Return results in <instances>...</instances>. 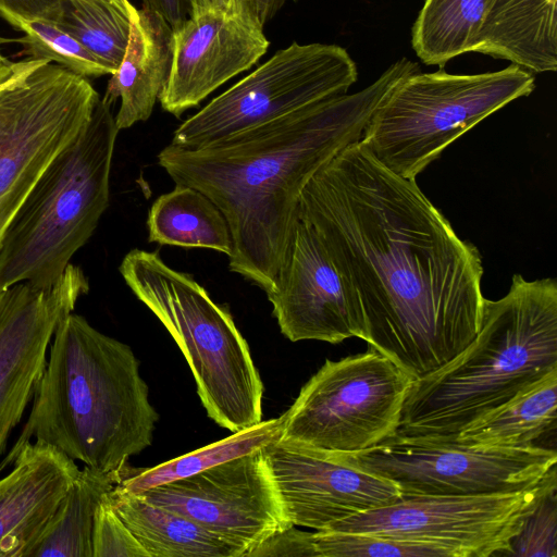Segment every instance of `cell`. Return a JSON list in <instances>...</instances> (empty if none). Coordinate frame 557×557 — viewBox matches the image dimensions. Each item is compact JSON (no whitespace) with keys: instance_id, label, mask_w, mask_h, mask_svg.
I'll return each instance as SVG.
<instances>
[{"instance_id":"cell-20","label":"cell","mask_w":557,"mask_h":557,"mask_svg":"<svg viewBox=\"0 0 557 557\" xmlns=\"http://www.w3.org/2000/svg\"><path fill=\"white\" fill-rule=\"evenodd\" d=\"M472 52L530 72L557 70V0H492Z\"/></svg>"},{"instance_id":"cell-21","label":"cell","mask_w":557,"mask_h":557,"mask_svg":"<svg viewBox=\"0 0 557 557\" xmlns=\"http://www.w3.org/2000/svg\"><path fill=\"white\" fill-rule=\"evenodd\" d=\"M108 499L149 557H243L234 545L140 495L113 487Z\"/></svg>"},{"instance_id":"cell-23","label":"cell","mask_w":557,"mask_h":557,"mask_svg":"<svg viewBox=\"0 0 557 557\" xmlns=\"http://www.w3.org/2000/svg\"><path fill=\"white\" fill-rule=\"evenodd\" d=\"M148 242L183 248H207L232 253V238L225 218L201 191L176 185L150 207Z\"/></svg>"},{"instance_id":"cell-38","label":"cell","mask_w":557,"mask_h":557,"mask_svg":"<svg viewBox=\"0 0 557 557\" xmlns=\"http://www.w3.org/2000/svg\"><path fill=\"white\" fill-rule=\"evenodd\" d=\"M8 62L7 59H4L0 53V66L4 65Z\"/></svg>"},{"instance_id":"cell-11","label":"cell","mask_w":557,"mask_h":557,"mask_svg":"<svg viewBox=\"0 0 557 557\" xmlns=\"http://www.w3.org/2000/svg\"><path fill=\"white\" fill-rule=\"evenodd\" d=\"M357 79V65L345 48L294 42L184 121L171 144L190 149L207 146L347 94Z\"/></svg>"},{"instance_id":"cell-31","label":"cell","mask_w":557,"mask_h":557,"mask_svg":"<svg viewBox=\"0 0 557 557\" xmlns=\"http://www.w3.org/2000/svg\"><path fill=\"white\" fill-rule=\"evenodd\" d=\"M91 546L92 557H149L115 512L108 496L95 513Z\"/></svg>"},{"instance_id":"cell-14","label":"cell","mask_w":557,"mask_h":557,"mask_svg":"<svg viewBox=\"0 0 557 557\" xmlns=\"http://www.w3.org/2000/svg\"><path fill=\"white\" fill-rule=\"evenodd\" d=\"M88 290L83 270L70 263L50 289L17 283L0 292V462L34 398L58 323Z\"/></svg>"},{"instance_id":"cell-5","label":"cell","mask_w":557,"mask_h":557,"mask_svg":"<svg viewBox=\"0 0 557 557\" xmlns=\"http://www.w3.org/2000/svg\"><path fill=\"white\" fill-rule=\"evenodd\" d=\"M102 98L77 137L47 166L0 244V292L17 283L50 289L109 206L119 133Z\"/></svg>"},{"instance_id":"cell-36","label":"cell","mask_w":557,"mask_h":557,"mask_svg":"<svg viewBox=\"0 0 557 557\" xmlns=\"http://www.w3.org/2000/svg\"><path fill=\"white\" fill-rule=\"evenodd\" d=\"M236 4V0H190V16L207 10H225Z\"/></svg>"},{"instance_id":"cell-35","label":"cell","mask_w":557,"mask_h":557,"mask_svg":"<svg viewBox=\"0 0 557 557\" xmlns=\"http://www.w3.org/2000/svg\"><path fill=\"white\" fill-rule=\"evenodd\" d=\"M287 1L288 0H236V3L263 27Z\"/></svg>"},{"instance_id":"cell-16","label":"cell","mask_w":557,"mask_h":557,"mask_svg":"<svg viewBox=\"0 0 557 557\" xmlns=\"http://www.w3.org/2000/svg\"><path fill=\"white\" fill-rule=\"evenodd\" d=\"M263 449L286 516L295 527L321 531L400 498L393 482L347 465L332 453L281 440Z\"/></svg>"},{"instance_id":"cell-29","label":"cell","mask_w":557,"mask_h":557,"mask_svg":"<svg viewBox=\"0 0 557 557\" xmlns=\"http://www.w3.org/2000/svg\"><path fill=\"white\" fill-rule=\"evenodd\" d=\"M317 557H455L436 544L388 539L366 533L313 532Z\"/></svg>"},{"instance_id":"cell-33","label":"cell","mask_w":557,"mask_h":557,"mask_svg":"<svg viewBox=\"0 0 557 557\" xmlns=\"http://www.w3.org/2000/svg\"><path fill=\"white\" fill-rule=\"evenodd\" d=\"M0 10L27 20L54 22L59 13L58 0H0Z\"/></svg>"},{"instance_id":"cell-15","label":"cell","mask_w":557,"mask_h":557,"mask_svg":"<svg viewBox=\"0 0 557 557\" xmlns=\"http://www.w3.org/2000/svg\"><path fill=\"white\" fill-rule=\"evenodd\" d=\"M267 296L282 334L292 342L367 341L357 297L318 231L298 213L274 287Z\"/></svg>"},{"instance_id":"cell-34","label":"cell","mask_w":557,"mask_h":557,"mask_svg":"<svg viewBox=\"0 0 557 557\" xmlns=\"http://www.w3.org/2000/svg\"><path fill=\"white\" fill-rule=\"evenodd\" d=\"M143 7L161 15L172 29L182 25L191 12L190 0H143Z\"/></svg>"},{"instance_id":"cell-1","label":"cell","mask_w":557,"mask_h":557,"mask_svg":"<svg viewBox=\"0 0 557 557\" xmlns=\"http://www.w3.org/2000/svg\"><path fill=\"white\" fill-rule=\"evenodd\" d=\"M298 216L323 239L361 307L367 343L414 379L453 359L483 319V265L416 181L357 141L301 191Z\"/></svg>"},{"instance_id":"cell-6","label":"cell","mask_w":557,"mask_h":557,"mask_svg":"<svg viewBox=\"0 0 557 557\" xmlns=\"http://www.w3.org/2000/svg\"><path fill=\"white\" fill-rule=\"evenodd\" d=\"M119 271L184 354L208 417L233 433L262 421L263 384L228 309L158 251L135 248Z\"/></svg>"},{"instance_id":"cell-8","label":"cell","mask_w":557,"mask_h":557,"mask_svg":"<svg viewBox=\"0 0 557 557\" xmlns=\"http://www.w3.org/2000/svg\"><path fill=\"white\" fill-rule=\"evenodd\" d=\"M99 100L87 78L41 59L14 62L0 82V244L38 178L88 124Z\"/></svg>"},{"instance_id":"cell-13","label":"cell","mask_w":557,"mask_h":557,"mask_svg":"<svg viewBox=\"0 0 557 557\" xmlns=\"http://www.w3.org/2000/svg\"><path fill=\"white\" fill-rule=\"evenodd\" d=\"M137 495L198 523L243 557L293 527L263 448Z\"/></svg>"},{"instance_id":"cell-12","label":"cell","mask_w":557,"mask_h":557,"mask_svg":"<svg viewBox=\"0 0 557 557\" xmlns=\"http://www.w3.org/2000/svg\"><path fill=\"white\" fill-rule=\"evenodd\" d=\"M556 481L554 469L540 483L513 492L400 496L324 530L436 544L455 557L498 556Z\"/></svg>"},{"instance_id":"cell-4","label":"cell","mask_w":557,"mask_h":557,"mask_svg":"<svg viewBox=\"0 0 557 557\" xmlns=\"http://www.w3.org/2000/svg\"><path fill=\"white\" fill-rule=\"evenodd\" d=\"M557 369V282L515 274L508 293L484 300L472 342L414 379L396 435L453 441L472 421Z\"/></svg>"},{"instance_id":"cell-37","label":"cell","mask_w":557,"mask_h":557,"mask_svg":"<svg viewBox=\"0 0 557 557\" xmlns=\"http://www.w3.org/2000/svg\"><path fill=\"white\" fill-rule=\"evenodd\" d=\"M13 63L14 62H7L4 65L0 66V82H2L3 79H5L9 74L11 73L12 69H13Z\"/></svg>"},{"instance_id":"cell-24","label":"cell","mask_w":557,"mask_h":557,"mask_svg":"<svg viewBox=\"0 0 557 557\" xmlns=\"http://www.w3.org/2000/svg\"><path fill=\"white\" fill-rule=\"evenodd\" d=\"M85 466L70 485L32 557H92L91 534L98 506L120 480Z\"/></svg>"},{"instance_id":"cell-17","label":"cell","mask_w":557,"mask_h":557,"mask_svg":"<svg viewBox=\"0 0 557 557\" xmlns=\"http://www.w3.org/2000/svg\"><path fill=\"white\" fill-rule=\"evenodd\" d=\"M261 27L239 4L189 16L173 29V60L159 97L180 117L230 78L249 70L268 51Z\"/></svg>"},{"instance_id":"cell-9","label":"cell","mask_w":557,"mask_h":557,"mask_svg":"<svg viewBox=\"0 0 557 557\" xmlns=\"http://www.w3.org/2000/svg\"><path fill=\"white\" fill-rule=\"evenodd\" d=\"M414 377L368 345L324 364L281 416V441L354 454L393 436Z\"/></svg>"},{"instance_id":"cell-28","label":"cell","mask_w":557,"mask_h":557,"mask_svg":"<svg viewBox=\"0 0 557 557\" xmlns=\"http://www.w3.org/2000/svg\"><path fill=\"white\" fill-rule=\"evenodd\" d=\"M0 15L23 33L15 41L23 46L27 58L47 60L85 78L110 74L86 48L54 23L27 20L4 10H0Z\"/></svg>"},{"instance_id":"cell-30","label":"cell","mask_w":557,"mask_h":557,"mask_svg":"<svg viewBox=\"0 0 557 557\" xmlns=\"http://www.w3.org/2000/svg\"><path fill=\"white\" fill-rule=\"evenodd\" d=\"M556 487L541 498L500 556L557 557Z\"/></svg>"},{"instance_id":"cell-3","label":"cell","mask_w":557,"mask_h":557,"mask_svg":"<svg viewBox=\"0 0 557 557\" xmlns=\"http://www.w3.org/2000/svg\"><path fill=\"white\" fill-rule=\"evenodd\" d=\"M50 345L27 421L0 473L33 440L87 467L120 472L151 445L159 419L137 358L72 312L58 323Z\"/></svg>"},{"instance_id":"cell-25","label":"cell","mask_w":557,"mask_h":557,"mask_svg":"<svg viewBox=\"0 0 557 557\" xmlns=\"http://www.w3.org/2000/svg\"><path fill=\"white\" fill-rule=\"evenodd\" d=\"M492 0H425L411 29V46L426 65H445L472 48Z\"/></svg>"},{"instance_id":"cell-26","label":"cell","mask_w":557,"mask_h":557,"mask_svg":"<svg viewBox=\"0 0 557 557\" xmlns=\"http://www.w3.org/2000/svg\"><path fill=\"white\" fill-rule=\"evenodd\" d=\"M282 418L260 421L219 442L169 460L153 468L121 470L114 485L119 491L140 494L156 486L186 478L230 459L261 449L280 440Z\"/></svg>"},{"instance_id":"cell-19","label":"cell","mask_w":557,"mask_h":557,"mask_svg":"<svg viewBox=\"0 0 557 557\" xmlns=\"http://www.w3.org/2000/svg\"><path fill=\"white\" fill-rule=\"evenodd\" d=\"M172 60V27L158 13L134 7L125 54L102 98L112 104L121 99L115 115L119 129L150 117L168 82Z\"/></svg>"},{"instance_id":"cell-10","label":"cell","mask_w":557,"mask_h":557,"mask_svg":"<svg viewBox=\"0 0 557 557\" xmlns=\"http://www.w3.org/2000/svg\"><path fill=\"white\" fill-rule=\"evenodd\" d=\"M332 454L393 482L400 496L519 491L540 483L557 462L555 449L540 445L481 446L396 434L358 453Z\"/></svg>"},{"instance_id":"cell-22","label":"cell","mask_w":557,"mask_h":557,"mask_svg":"<svg viewBox=\"0 0 557 557\" xmlns=\"http://www.w3.org/2000/svg\"><path fill=\"white\" fill-rule=\"evenodd\" d=\"M557 369L459 431L454 441L481 446L536 445L556 429Z\"/></svg>"},{"instance_id":"cell-32","label":"cell","mask_w":557,"mask_h":557,"mask_svg":"<svg viewBox=\"0 0 557 557\" xmlns=\"http://www.w3.org/2000/svg\"><path fill=\"white\" fill-rule=\"evenodd\" d=\"M262 556L317 557L313 532L299 531L295 525L277 532L248 555V557Z\"/></svg>"},{"instance_id":"cell-18","label":"cell","mask_w":557,"mask_h":557,"mask_svg":"<svg viewBox=\"0 0 557 557\" xmlns=\"http://www.w3.org/2000/svg\"><path fill=\"white\" fill-rule=\"evenodd\" d=\"M0 479V557H32L79 469L57 448L26 443Z\"/></svg>"},{"instance_id":"cell-7","label":"cell","mask_w":557,"mask_h":557,"mask_svg":"<svg viewBox=\"0 0 557 557\" xmlns=\"http://www.w3.org/2000/svg\"><path fill=\"white\" fill-rule=\"evenodd\" d=\"M534 87V75L515 64L480 74L419 71L391 89L359 141L387 170L416 181L458 137Z\"/></svg>"},{"instance_id":"cell-27","label":"cell","mask_w":557,"mask_h":557,"mask_svg":"<svg viewBox=\"0 0 557 557\" xmlns=\"http://www.w3.org/2000/svg\"><path fill=\"white\" fill-rule=\"evenodd\" d=\"M54 23L86 48L110 74L128 44L134 5L128 0H58Z\"/></svg>"},{"instance_id":"cell-2","label":"cell","mask_w":557,"mask_h":557,"mask_svg":"<svg viewBox=\"0 0 557 557\" xmlns=\"http://www.w3.org/2000/svg\"><path fill=\"white\" fill-rule=\"evenodd\" d=\"M401 58L372 84L324 99L199 148L170 144L159 165L175 185L206 195L226 220L228 268L269 293L284 261L298 203L313 175L359 141L377 106L419 72Z\"/></svg>"}]
</instances>
